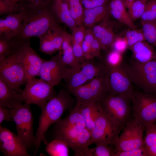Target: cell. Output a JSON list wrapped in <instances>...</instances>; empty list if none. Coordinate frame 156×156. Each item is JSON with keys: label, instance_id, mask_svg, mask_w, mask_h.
<instances>
[{"label": "cell", "instance_id": "cell-1", "mask_svg": "<svg viewBox=\"0 0 156 156\" xmlns=\"http://www.w3.org/2000/svg\"><path fill=\"white\" fill-rule=\"evenodd\" d=\"M19 2L21 5L20 13L23 22L19 32L14 38L29 41L32 37L38 38L52 28L59 25L60 23L51 8L52 1L22 0Z\"/></svg>", "mask_w": 156, "mask_h": 156}, {"label": "cell", "instance_id": "cell-2", "mask_svg": "<svg viewBox=\"0 0 156 156\" xmlns=\"http://www.w3.org/2000/svg\"><path fill=\"white\" fill-rule=\"evenodd\" d=\"M73 97L67 88H62L42 108L38 125L35 135L34 155L37 152L42 141L46 144L45 135L49 127L59 121L65 111L71 109L75 106L76 100Z\"/></svg>", "mask_w": 156, "mask_h": 156}, {"label": "cell", "instance_id": "cell-3", "mask_svg": "<svg viewBox=\"0 0 156 156\" xmlns=\"http://www.w3.org/2000/svg\"><path fill=\"white\" fill-rule=\"evenodd\" d=\"M121 66L137 89L156 94V59L146 63L123 60Z\"/></svg>", "mask_w": 156, "mask_h": 156}, {"label": "cell", "instance_id": "cell-4", "mask_svg": "<svg viewBox=\"0 0 156 156\" xmlns=\"http://www.w3.org/2000/svg\"><path fill=\"white\" fill-rule=\"evenodd\" d=\"M109 69L103 61L86 60L75 68H70L63 80L69 90L82 85L92 79L108 75Z\"/></svg>", "mask_w": 156, "mask_h": 156}, {"label": "cell", "instance_id": "cell-5", "mask_svg": "<svg viewBox=\"0 0 156 156\" xmlns=\"http://www.w3.org/2000/svg\"><path fill=\"white\" fill-rule=\"evenodd\" d=\"M23 47L16 53L0 59V78L10 87L20 93L23 91L21 86L27 82L23 61Z\"/></svg>", "mask_w": 156, "mask_h": 156}, {"label": "cell", "instance_id": "cell-6", "mask_svg": "<svg viewBox=\"0 0 156 156\" xmlns=\"http://www.w3.org/2000/svg\"><path fill=\"white\" fill-rule=\"evenodd\" d=\"M132 116L145 130L148 125L156 122V94L135 88L131 98Z\"/></svg>", "mask_w": 156, "mask_h": 156}, {"label": "cell", "instance_id": "cell-7", "mask_svg": "<svg viewBox=\"0 0 156 156\" xmlns=\"http://www.w3.org/2000/svg\"><path fill=\"white\" fill-rule=\"evenodd\" d=\"M55 139L65 142L76 156H85L92 144L90 132L86 128L57 126Z\"/></svg>", "mask_w": 156, "mask_h": 156}, {"label": "cell", "instance_id": "cell-8", "mask_svg": "<svg viewBox=\"0 0 156 156\" xmlns=\"http://www.w3.org/2000/svg\"><path fill=\"white\" fill-rule=\"evenodd\" d=\"M123 129L118 122L103 110L100 105L94 127L90 132L92 144L103 143L114 145Z\"/></svg>", "mask_w": 156, "mask_h": 156}, {"label": "cell", "instance_id": "cell-9", "mask_svg": "<svg viewBox=\"0 0 156 156\" xmlns=\"http://www.w3.org/2000/svg\"><path fill=\"white\" fill-rule=\"evenodd\" d=\"M107 75L96 77L87 83L69 90L76 100L75 105L99 102L109 92Z\"/></svg>", "mask_w": 156, "mask_h": 156}, {"label": "cell", "instance_id": "cell-10", "mask_svg": "<svg viewBox=\"0 0 156 156\" xmlns=\"http://www.w3.org/2000/svg\"><path fill=\"white\" fill-rule=\"evenodd\" d=\"M99 102L103 110L123 128L131 119V99L109 92Z\"/></svg>", "mask_w": 156, "mask_h": 156}, {"label": "cell", "instance_id": "cell-11", "mask_svg": "<svg viewBox=\"0 0 156 156\" xmlns=\"http://www.w3.org/2000/svg\"><path fill=\"white\" fill-rule=\"evenodd\" d=\"M13 111L17 136L27 150L32 146H34L35 142L30 104L25 103L13 108Z\"/></svg>", "mask_w": 156, "mask_h": 156}, {"label": "cell", "instance_id": "cell-12", "mask_svg": "<svg viewBox=\"0 0 156 156\" xmlns=\"http://www.w3.org/2000/svg\"><path fill=\"white\" fill-rule=\"evenodd\" d=\"M21 94L25 103L33 104L41 109L56 93L54 87L40 78L31 79L27 82Z\"/></svg>", "mask_w": 156, "mask_h": 156}, {"label": "cell", "instance_id": "cell-13", "mask_svg": "<svg viewBox=\"0 0 156 156\" xmlns=\"http://www.w3.org/2000/svg\"><path fill=\"white\" fill-rule=\"evenodd\" d=\"M122 130V132L114 144L116 153L119 151H129L144 146L143 134L145 129L133 118H131L127 123Z\"/></svg>", "mask_w": 156, "mask_h": 156}, {"label": "cell", "instance_id": "cell-14", "mask_svg": "<svg viewBox=\"0 0 156 156\" xmlns=\"http://www.w3.org/2000/svg\"><path fill=\"white\" fill-rule=\"evenodd\" d=\"M63 61L60 51L48 60H45L39 73L40 78L54 87L63 80L69 68Z\"/></svg>", "mask_w": 156, "mask_h": 156}, {"label": "cell", "instance_id": "cell-15", "mask_svg": "<svg viewBox=\"0 0 156 156\" xmlns=\"http://www.w3.org/2000/svg\"><path fill=\"white\" fill-rule=\"evenodd\" d=\"M107 75L109 92L131 99L135 88L121 66L109 69Z\"/></svg>", "mask_w": 156, "mask_h": 156}, {"label": "cell", "instance_id": "cell-16", "mask_svg": "<svg viewBox=\"0 0 156 156\" xmlns=\"http://www.w3.org/2000/svg\"><path fill=\"white\" fill-rule=\"evenodd\" d=\"M0 150L4 156H30L17 135L0 126Z\"/></svg>", "mask_w": 156, "mask_h": 156}, {"label": "cell", "instance_id": "cell-17", "mask_svg": "<svg viewBox=\"0 0 156 156\" xmlns=\"http://www.w3.org/2000/svg\"><path fill=\"white\" fill-rule=\"evenodd\" d=\"M39 49L42 53L51 55L61 50L64 30L59 25L50 29L38 38Z\"/></svg>", "mask_w": 156, "mask_h": 156}, {"label": "cell", "instance_id": "cell-18", "mask_svg": "<svg viewBox=\"0 0 156 156\" xmlns=\"http://www.w3.org/2000/svg\"><path fill=\"white\" fill-rule=\"evenodd\" d=\"M108 15L98 25L92 27L95 38L99 42L101 49L108 51L116 37L114 24Z\"/></svg>", "mask_w": 156, "mask_h": 156}, {"label": "cell", "instance_id": "cell-19", "mask_svg": "<svg viewBox=\"0 0 156 156\" xmlns=\"http://www.w3.org/2000/svg\"><path fill=\"white\" fill-rule=\"evenodd\" d=\"M23 51L27 82L31 79L39 76L45 60L41 57L30 46L29 42L25 45Z\"/></svg>", "mask_w": 156, "mask_h": 156}, {"label": "cell", "instance_id": "cell-20", "mask_svg": "<svg viewBox=\"0 0 156 156\" xmlns=\"http://www.w3.org/2000/svg\"><path fill=\"white\" fill-rule=\"evenodd\" d=\"M23 22L20 13L5 15L0 19V36L14 37L19 32Z\"/></svg>", "mask_w": 156, "mask_h": 156}, {"label": "cell", "instance_id": "cell-21", "mask_svg": "<svg viewBox=\"0 0 156 156\" xmlns=\"http://www.w3.org/2000/svg\"><path fill=\"white\" fill-rule=\"evenodd\" d=\"M23 101L21 93L10 87L0 78V107L13 109L23 104Z\"/></svg>", "mask_w": 156, "mask_h": 156}, {"label": "cell", "instance_id": "cell-22", "mask_svg": "<svg viewBox=\"0 0 156 156\" xmlns=\"http://www.w3.org/2000/svg\"><path fill=\"white\" fill-rule=\"evenodd\" d=\"M50 7L59 22L65 24L72 32L78 25L71 16L66 0H53Z\"/></svg>", "mask_w": 156, "mask_h": 156}, {"label": "cell", "instance_id": "cell-23", "mask_svg": "<svg viewBox=\"0 0 156 156\" xmlns=\"http://www.w3.org/2000/svg\"><path fill=\"white\" fill-rule=\"evenodd\" d=\"M109 14L108 3L93 8H84L82 19L83 24L85 27H92L101 21Z\"/></svg>", "mask_w": 156, "mask_h": 156}, {"label": "cell", "instance_id": "cell-24", "mask_svg": "<svg viewBox=\"0 0 156 156\" xmlns=\"http://www.w3.org/2000/svg\"><path fill=\"white\" fill-rule=\"evenodd\" d=\"M108 6L109 14L127 26L130 29H137L120 0H110Z\"/></svg>", "mask_w": 156, "mask_h": 156}, {"label": "cell", "instance_id": "cell-25", "mask_svg": "<svg viewBox=\"0 0 156 156\" xmlns=\"http://www.w3.org/2000/svg\"><path fill=\"white\" fill-rule=\"evenodd\" d=\"M133 53L134 59L146 63L156 59V52L152 45L145 41L138 42L128 48Z\"/></svg>", "mask_w": 156, "mask_h": 156}, {"label": "cell", "instance_id": "cell-26", "mask_svg": "<svg viewBox=\"0 0 156 156\" xmlns=\"http://www.w3.org/2000/svg\"><path fill=\"white\" fill-rule=\"evenodd\" d=\"M77 106L79 107L86 128L91 132L99 114L100 107L99 102L84 103Z\"/></svg>", "mask_w": 156, "mask_h": 156}, {"label": "cell", "instance_id": "cell-27", "mask_svg": "<svg viewBox=\"0 0 156 156\" xmlns=\"http://www.w3.org/2000/svg\"><path fill=\"white\" fill-rule=\"evenodd\" d=\"M29 42L15 38L0 36V59L6 57L21 49Z\"/></svg>", "mask_w": 156, "mask_h": 156}, {"label": "cell", "instance_id": "cell-28", "mask_svg": "<svg viewBox=\"0 0 156 156\" xmlns=\"http://www.w3.org/2000/svg\"><path fill=\"white\" fill-rule=\"evenodd\" d=\"M73 37L64 30V39L61 50L62 57L64 62L70 68L78 67L80 64L78 63L75 57L73 49Z\"/></svg>", "mask_w": 156, "mask_h": 156}, {"label": "cell", "instance_id": "cell-29", "mask_svg": "<svg viewBox=\"0 0 156 156\" xmlns=\"http://www.w3.org/2000/svg\"><path fill=\"white\" fill-rule=\"evenodd\" d=\"M57 122L58 126H70L81 128H86L79 107L76 105L71 109L66 118Z\"/></svg>", "mask_w": 156, "mask_h": 156}, {"label": "cell", "instance_id": "cell-30", "mask_svg": "<svg viewBox=\"0 0 156 156\" xmlns=\"http://www.w3.org/2000/svg\"><path fill=\"white\" fill-rule=\"evenodd\" d=\"M145 130L144 146L148 156H156V122L147 125Z\"/></svg>", "mask_w": 156, "mask_h": 156}, {"label": "cell", "instance_id": "cell-31", "mask_svg": "<svg viewBox=\"0 0 156 156\" xmlns=\"http://www.w3.org/2000/svg\"><path fill=\"white\" fill-rule=\"evenodd\" d=\"M69 147L64 142L55 139L47 144L46 150L51 156H68Z\"/></svg>", "mask_w": 156, "mask_h": 156}, {"label": "cell", "instance_id": "cell-32", "mask_svg": "<svg viewBox=\"0 0 156 156\" xmlns=\"http://www.w3.org/2000/svg\"><path fill=\"white\" fill-rule=\"evenodd\" d=\"M96 146L89 148L85 156H114L116 153L114 145L100 143Z\"/></svg>", "mask_w": 156, "mask_h": 156}, {"label": "cell", "instance_id": "cell-33", "mask_svg": "<svg viewBox=\"0 0 156 156\" xmlns=\"http://www.w3.org/2000/svg\"><path fill=\"white\" fill-rule=\"evenodd\" d=\"M71 16L77 25H83L84 8L80 0H66Z\"/></svg>", "mask_w": 156, "mask_h": 156}, {"label": "cell", "instance_id": "cell-34", "mask_svg": "<svg viewBox=\"0 0 156 156\" xmlns=\"http://www.w3.org/2000/svg\"><path fill=\"white\" fill-rule=\"evenodd\" d=\"M141 23L145 40L156 47V20L148 22L141 21Z\"/></svg>", "mask_w": 156, "mask_h": 156}, {"label": "cell", "instance_id": "cell-35", "mask_svg": "<svg viewBox=\"0 0 156 156\" xmlns=\"http://www.w3.org/2000/svg\"><path fill=\"white\" fill-rule=\"evenodd\" d=\"M148 0H135L128 12L132 21H134L141 18Z\"/></svg>", "mask_w": 156, "mask_h": 156}, {"label": "cell", "instance_id": "cell-36", "mask_svg": "<svg viewBox=\"0 0 156 156\" xmlns=\"http://www.w3.org/2000/svg\"><path fill=\"white\" fill-rule=\"evenodd\" d=\"M21 9L20 2L0 0V15H6L11 14L19 13Z\"/></svg>", "mask_w": 156, "mask_h": 156}, {"label": "cell", "instance_id": "cell-37", "mask_svg": "<svg viewBox=\"0 0 156 156\" xmlns=\"http://www.w3.org/2000/svg\"><path fill=\"white\" fill-rule=\"evenodd\" d=\"M123 60L122 54L111 50L108 51L105 61L103 62L109 69L121 66Z\"/></svg>", "mask_w": 156, "mask_h": 156}, {"label": "cell", "instance_id": "cell-38", "mask_svg": "<svg viewBox=\"0 0 156 156\" xmlns=\"http://www.w3.org/2000/svg\"><path fill=\"white\" fill-rule=\"evenodd\" d=\"M141 21L148 22L156 20V0H150L146 3Z\"/></svg>", "mask_w": 156, "mask_h": 156}, {"label": "cell", "instance_id": "cell-39", "mask_svg": "<svg viewBox=\"0 0 156 156\" xmlns=\"http://www.w3.org/2000/svg\"><path fill=\"white\" fill-rule=\"evenodd\" d=\"M125 37L127 40L128 48L138 42L145 40L142 29H130L126 32Z\"/></svg>", "mask_w": 156, "mask_h": 156}, {"label": "cell", "instance_id": "cell-40", "mask_svg": "<svg viewBox=\"0 0 156 156\" xmlns=\"http://www.w3.org/2000/svg\"><path fill=\"white\" fill-rule=\"evenodd\" d=\"M128 48V42L125 37L116 36L112 43L111 50L122 54Z\"/></svg>", "mask_w": 156, "mask_h": 156}, {"label": "cell", "instance_id": "cell-41", "mask_svg": "<svg viewBox=\"0 0 156 156\" xmlns=\"http://www.w3.org/2000/svg\"><path fill=\"white\" fill-rule=\"evenodd\" d=\"M114 156H148L144 146L141 148L126 151L117 152Z\"/></svg>", "mask_w": 156, "mask_h": 156}, {"label": "cell", "instance_id": "cell-42", "mask_svg": "<svg viewBox=\"0 0 156 156\" xmlns=\"http://www.w3.org/2000/svg\"><path fill=\"white\" fill-rule=\"evenodd\" d=\"M85 26L83 25H78L72 31L73 40L75 42L82 44L84 39L86 31Z\"/></svg>", "mask_w": 156, "mask_h": 156}, {"label": "cell", "instance_id": "cell-43", "mask_svg": "<svg viewBox=\"0 0 156 156\" xmlns=\"http://www.w3.org/2000/svg\"><path fill=\"white\" fill-rule=\"evenodd\" d=\"M73 49L74 55L76 61L81 64L86 60L85 58L81 47V44L73 41L72 42Z\"/></svg>", "mask_w": 156, "mask_h": 156}, {"label": "cell", "instance_id": "cell-44", "mask_svg": "<svg viewBox=\"0 0 156 156\" xmlns=\"http://www.w3.org/2000/svg\"><path fill=\"white\" fill-rule=\"evenodd\" d=\"M4 120L14 121L13 109L5 107H0V125Z\"/></svg>", "mask_w": 156, "mask_h": 156}, {"label": "cell", "instance_id": "cell-45", "mask_svg": "<svg viewBox=\"0 0 156 156\" xmlns=\"http://www.w3.org/2000/svg\"><path fill=\"white\" fill-rule=\"evenodd\" d=\"M110 0H80L85 9H90L101 6L109 3Z\"/></svg>", "mask_w": 156, "mask_h": 156}, {"label": "cell", "instance_id": "cell-46", "mask_svg": "<svg viewBox=\"0 0 156 156\" xmlns=\"http://www.w3.org/2000/svg\"><path fill=\"white\" fill-rule=\"evenodd\" d=\"M101 49L99 42L95 38L90 44L91 55L92 59L94 57H101Z\"/></svg>", "mask_w": 156, "mask_h": 156}, {"label": "cell", "instance_id": "cell-47", "mask_svg": "<svg viewBox=\"0 0 156 156\" xmlns=\"http://www.w3.org/2000/svg\"><path fill=\"white\" fill-rule=\"evenodd\" d=\"M81 47L84 56L86 60L92 59L91 55L90 44L83 40L81 44Z\"/></svg>", "mask_w": 156, "mask_h": 156}, {"label": "cell", "instance_id": "cell-48", "mask_svg": "<svg viewBox=\"0 0 156 156\" xmlns=\"http://www.w3.org/2000/svg\"><path fill=\"white\" fill-rule=\"evenodd\" d=\"M95 39L92 27H89L86 29L84 40L91 44Z\"/></svg>", "mask_w": 156, "mask_h": 156}, {"label": "cell", "instance_id": "cell-49", "mask_svg": "<svg viewBox=\"0 0 156 156\" xmlns=\"http://www.w3.org/2000/svg\"><path fill=\"white\" fill-rule=\"evenodd\" d=\"M124 4L126 8L128 9L130 8L135 0H120Z\"/></svg>", "mask_w": 156, "mask_h": 156}, {"label": "cell", "instance_id": "cell-50", "mask_svg": "<svg viewBox=\"0 0 156 156\" xmlns=\"http://www.w3.org/2000/svg\"><path fill=\"white\" fill-rule=\"evenodd\" d=\"M31 2H39L42 1H52L53 0H27Z\"/></svg>", "mask_w": 156, "mask_h": 156}, {"label": "cell", "instance_id": "cell-51", "mask_svg": "<svg viewBox=\"0 0 156 156\" xmlns=\"http://www.w3.org/2000/svg\"><path fill=\"white\" fill-rule=\"evenodd\" d=\"M6 0L13 1H15L16 2H19V1H21L22 0Z\"/></svg>", "mask_w": 156, "mask_h": 156}]
</instances>
